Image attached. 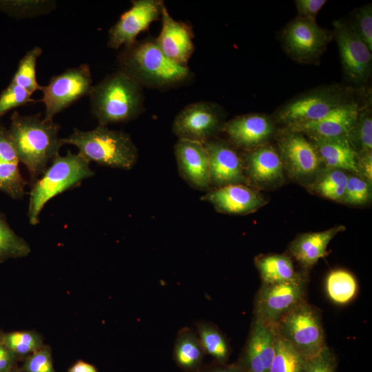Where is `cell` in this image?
<instances>
[{"label": "cell", "mask_w": 372, "mask_h": 372, "mask_svg": "<svg viewBox=\"0 0 372 372\" xmlns=\"http://www.w3.org/2000/svg\"><path fill=\"white\" fill-rule=\"evenodd\" d=\"M60 126L39 115L11 116L8 132L19 162L27 168L32 183L39 178L49 163L59 155L63 145L59 137Z\"/></svg>", "instance_id": "6da1fadb"}, {"label": "cell", "mask_w": 372, "mask_h": 372, "mask_svg": "<svg viewBox=\"0 0 372 372\" xmlns=\"http://www.w3.org/2000/svg\"><path fill=\"white\" fill-rule=\"evenodd\" d=\"M119 70L142 87H165L179 84L189 75L187 66L169 59L155 39L136 41L125 46L118 56Z\"/></svg>", "instance_id": "7a4b0ae2"}, {"label": "cell", "mask_w": 372, "mask_h": 372, "mask_svg": "<svg viewBox=\"0 0 372 372\" xmlns=\"http://www.w3.org/2000/svg\"><path fill=\"white\" fill-rule=\"evenodd\" d=\"M143 87L121 70L107 75L89 94L92 114L99 125L125 123L143 108Z\"/></svg>", "instance_id": "3957f363"}, {"label": "cell", "mask_w": 372, "mask_h": 372, "mask_svg": "<svg viewBox=\"0 0 372 372\" xmlns=\"http://www.w3.org/2000/svg\"><path fill=\"white\" fill-rule=\"evenodd\" d=\"M63 145L76 147L79 153L90 162L122 169H131L136 163L138 152L131 136L123 131L99 125L89 131L74 129Z\"/></svg>", "instance_id": "277c9868"}, {"label": "cell", "mask_w": 372, "mask_h": 372, "mask_svg": "<svg viewBox=\"0 0 372 372\" xmlns=\"http://www.w3.org/2000/svg\"><path fill=\"white\" fill-rule=\"evenodd\" d=\"M94 175L90 161L79 152L68 151L64 156H56L32 186L28 211L30 223H39L40 213L50 199Z\"/></svg>", "instance_id": "5b68a950"}, {"label": "cell", "mask_w": 372, "mask_h": 372, "mask_svg": "<svg viewBox=\"0 0 372 372\" xmlns=\"http://www.w3.org/2000/svg\"><path fill=\"white\" fill-rule=\"evenodd\" d=\"M274 328L278 337L306 359L326 347L320 315L305 300L284 315Z\"/></svg>", "instance_id": "8992f818"}, {"label": "cell", "mask_w": 372, "mask_h": 372, "mask_svg": "<svg viewBox=\"0 0 372 372\" xmlns=\"http://www.w3.org/2000/svg\"><path fill=\"white\" fill-rule=\"evenodd\" d=\"M90 66L83 63L53 76L47 85L41 86V101L45 105V121L70 106L83 96H88L93 85Z\"/></svg>", "instance_id": "52a82bcc"}, {"label": "cell", "mask_w": 372, "mask_h": 372, "mask_svg": "<svg viewBox=\"0 0 372 372\" xmlns=\"http://www.w3.org/2000/svg\"><path fill=\"white\" fill-rule=\"evenodd\" d=\"M304 288L302 276L287 282L262 283L255 298L254 319L275 327L284 315L304 300Z\"/></svg>", "instance_id": "ba28073f"}, {"label": "cell", "mask_w": 372, "mask_h": 372, "mask_svg": "<svg viewBox=\"0 0 372 372\" xmlns=\"http://www.w3.org/2000/svg\"><path fill=\"white\" fill-rule=\"evenodd\" d=\"M347 103V96L342 90L324 88L309 92L287 103L278 112V120L287 126L312 122Z\"/></svg>", "instance_id": "9c48e42d"}, {"label": "cell", "mask_w": 372, "mask_h": 372, "mask_svg": "<svg viewBox=\"0 0 372 372\" xmlns=\"http://www.w3.org/2000/svg\"><path fill=\"white\" fill-rule=\"evenodd\" d=\"M223 127L218 108L207 101L185 106L176 116L172 124V131L178 139L203 144L213 139Z\"/></svg>", "instance_id": "30bf717a"}, {"label": "cell", "mask_w": 372, "mask_h": 372, "mask_svg": "<svg viewBox=\"0 0 372 372\" xmlns=\"http://www.w3.org/2000/svg\"><path fill=\"white\" fill-rule=\"evenodd\" d=\"M164 3L160 0H134L108 32L107 46L118 49L136 41V37L161 17Z\"/></svg>", "instance_id": "8fae6325"}, {"label": "cell", "mask_w": 372, "mask_h": 372, "mask_svg": "<svg viewBox=\"0 0 372 372\" xmlns=\"http://www.w3.org/2000/svg\"><path fill=\"white\" fill-rule=\"evenodd\" d=\"M333 27L345 74L354 83L366 81L371 74L372 51L349 23L335 21Z\"/></svg>", "instance_id": "7c38bea8"}, {"label": "cell", "mask_w": 372, "mask_h": 372, "mask_svg": "<svg viewBox=\"0 0 372 372\" xmlns=\"http://www.w3.org/2000/svg\"><path fill=\"white\" fill-rule=\"evenodd\" d=\"M204 145L209 156L210 181L214 188L248 184L242 159L229 144L213 138L205 143Z\"/></svg>", "instance_id": "4fadbf2b"}, {"label": "cell", "mask_w": 372, "mask_h": 372, "mask_svg": "<svg viewBox=\"0 0 372 372\" xmlns=\"http://www.w3.org/2000/svg\"><path fill=\"white\" fill-rule=\"evenodd\" d=\"M330 34L316 22L298 17L283 33L285 47L295 58L302 61L313 59L322 52Z\"/></svg>", "instance_id": "5bb4252c"}, {"label": "cell", "mask_w": 372, "mask_h": 372, "mask_svg": "<svg viewBox=\"0 0 372 372\" xmlns=\"http://www.w3.org/2000/svg\"><path fill=\"white\" fill-rule=\"evenodd\" d=\"M277 334L274 327L254 319L244 351L238 362L245 372H269Z\"/></svg>", "instance_id": "9a60e30c"}, {"label": "cell", "mask_w": 372, "mask_h": 372, "mask_svg": "<svg viewBox=\"0 0 372 372\" xmlns=\"http://www.w3.org/2000/svg\"><path fill=\"white\" fill-rule=\"evenodd\" d=\"M174 154L180 176L193 188L209 190L211 185L209 156L204 144L178 139Z\"/></svg>", "instance_id": "2e32d148"}, {"label": "cell", "mask_w": 372, "mask_h": 372, "mask_svg": "<svg viewBox=\"0 0 372 372\" xmlns=\"http://www.w3.org/2000/svg\"><path fill=\"white\" fill-rule=\"evenodd\" d=\"M283 165L295 178H303L316 173L320 159L316 147L302 134L286 132L279 141Z\"/></svg>", "instance_id": "e0dca14e"}, {"label": "cell", "mask_w": 372, "mask_h": 372, "mask_svg": "<svg viewBox=\"0 0 372 372\" xmlns=\"http://www.w3.org/2000/svg\"><path fill=\"white\" fill-rule=\"evenodd\" d=\"M359 112L357 103L349 102L335 108L319 120L289 125L285 131L300 133L309 136L348 137Z\"/></svg>", "instance_id": "ac0fdd59"}, {"label": "cell", "mask_w": 372, "mask_h": 372, "mask_svg": "<svg viewBox=\"0 0 372 372\" xmlns=\"http://www.w3.org/2000/svg\"><path fill=\"white\" fill-rule=\"evenodd\" d=\"M162 28L155 41L161 51L171 60L184 66L189 60L194 49L193 34L186 23L175 20L164 6Z\"/></svg>", "instance_id": "d6986e66"}, {"label": "cell", "mask_w": 372, "mask_h": 372, "mask_svg": "<svg viewBox=\"0 0 372 372\" xmlns=\"http://www.w3.org/2000/svg\"><path fill=\"white\" fill-rule=\"evenodd\" d=\"M201 200L211 203L218 211L229 214L251 213L264 204L257 192L242 184L209 189Z\"/></svg>", "instance_id": "ffe728a7"}, {"label": "cell", "mask_w": 372, "mask_h": 372, "mask_svg": "<svg viewBox=\"0 0 372 372\" xmlns=\"http://www.w3.org/2000/svg\"><path fill=\"white\" fill-rule=\"evenodd\" d=\"M223 130L235 145L251 150L262 145L270 137L273 125L266 116L250 114L227 122Z\"/></svg>", "instance_id": "44dd1931"}, {"label": "cell", "mask_w": 372, "mask_h": 372, "mask_svg": "<svg viewBox=\"0 0 372 372\" xmlns=\"http://www.w3.org/2000/svg\"><path fill=\"white\" fill-rule=\"evenodd\" d=\"M248 181L257 185H269L283 177L284 165L278 152L270 145H260L251 149L242 160Z\"/></svg>", "instance_id": "7402d4cb"}, {"label": "cell", "mask_w": 372, "mask_h": 372, "mask_svg": "<svg viewBox=\"0 0 372 372\" xmlns=\"http://www.w3.org/2000/svg\"><path fill=\"white\" fill-rule=\"evenodd\" d=\"M19 163L8 130L0 126V190L13 199L24 196L27 185L20 173Z\"/></svg>", "instance_id": "603a6c76"}, {"label": "cell", "mask_w": 372, "mask_h": 372, "mask_svg": "<svg viewBox=\"0 0 372 372\" xmlns=\"http://www.w3.org/2000/svg\"><path fill=\"white\" fill-rule=\"evenodd\" d=\"M321 161L330 169L359 174L357 155L347 136H309Z\"/></svg>", "instance_id": "cb8c5ba5"}, {"label": "cell", "mask_w": 372, "mask_h": 372, "mask_svg": "<svg viewBox=\"0 0 372 372\" xmlns=\"http://www.w3.org/2000/svg\"><path fill=\"white\" fill-rule=\"evenodd\" d=\"M344 229V226L339 225L322 231L302 234L291 243L290 252L302 266L311 267L327 255L331 240Z\"/></svg>", "instance_id": "d4e9b609"}, {"label": "cell", "mask_w": 372, "mask_h": 372, "mask_svg": "<svg viewBox=\"0 0 372 372\" xmlns=\"http://www.w3.org/2000/svg\"><path fill=\"white\" fill-rule=\"evenodd\" d=\"M205 353L194 330L183 327L178 331L174 347V359L185 372H196L202 366Z\"/></svg>", "instance_id": "484cf974"}, {"label": "cell", "mask_w": 372, "mask_h": 372, "mask_svg": "<svg viewBox=\"0 0 372 372\" xmlns=\"http://www.w3.org/2000/svg\"><path fill=\"white\" fill-rule=\"evenodd\" d=\"M256 265L264 284L293 280L301 276L294 269L290 258L280 254L259 256Z\"/></svg>", "instance_id": "4316f807"}, {"label": "cell", "mask_w": 372, "mask_h": 372, "mask_svg": "<svg viewBox=\"0 0 372 372\" xmlns=\"http://www.w3.org/2000/svg\"><path fill=\"white\" fill-rule=\"evenodd\" d=\"M325 286L329 298L338 304L349 303L358 291L354 276L344 269L331 271L327 276Z\"/></svg>", "instance_id": "83f0119b"}, {"label": "cell", "mask_w": 372, "mask_h": 372, "mask_svg": "<svg viewBox=\"0 0 372 372\" xmlns=\"http://www.w3.org/2000/svg\"><path fill=\"white\" fill-rule=\"evenodd\" d=\"M196 332L205 353L216 362L225 363L229 355V347L220 331L211 323L199 321L196 323Z\"/></svg>", "instance_id": "f1b7e54d"}, {"label": "cell", "mask_w": 372, "mask_h": 372, "mask_svg": "<svg viewBox=\"0 0 372 372\" xmlns=\"http://www.w3.org/2000/svg\"><path fill=\"white\" fill-rule=\"evenodd\" d=\"M4 344L23 361L26 357L41 349L45 344L42 335L34 330H21L1 332Z\"/></svg>", "instance_id": "f546056e"}, {"label": "cell", "mask_w": 372, "mask_h": 372, "mask_svg": "<svg viewBox=\"0 0 372 372\" xmlns=\"http://www.w3.org/2000/svg\"><path fill=\"white\" fill-rule=\"evenodd\" d=\"M30 251L28 243L12 230L0 213V263L10 258L25 257Z\"/></svg>", "instance_id": "4dcf8cb0"}, {"label": "cell", "mask_w": 372, "mask_h": 372, "mask_svg": "<svg viewBox=\"0 0 372 372\" xmlns=\"http://www.w3.org/2000/svg\"><path fill=\"white\" fill-rule=\"evenodd\" d=\"M306 360L277 335L275 354L269 372H304Z\"/></svg>", "instance_id": "1f68e13d"}, {"label": "cell", "mask_w": 372, "mask_h": 372, "mask_svg": "<svg viewBox=\"0 0 372 372\" xmlns=\"http://www.w3.org/2000/svg\"><path fill=\"white\" fill-rule=\"evenodd\" d=\"M41 54L42 50L39 46H35L28 51L20 60L17 70L12 81L31 94L40 90L41 88V85L37 81L36 65Z\"/></svg>", "instance_id": "d6a6232c"}, {"label": "cell", "mask_w": 372, "mask_h": 372, "mask_svg": "<svg viewBox=\"0 0 372 372\" xmlns=\"http://www.w3.org/2000/svg\"><path fill=\"white\" fill-rule=\"evenodd\" d=\"M348 176L343 170L330 169L314 185V189L321 196L337 201L343 200Z\"/></svg>", "instance_id": "836d02e7"}, {"label": "cell", "mask_w": 372, "mask_h": 372, "mask_svg": "<svg viewBox=\"0 0 372 372\" xmlns=\"http://www.w3.org/2000/svg\"><path fill=\"white\" fill-rule=\"evenodd\" d=\"M348 139L357 154L372 150V118L367 110L359 112L356 122L348 135Z\"/></svg>", "instance_id": "e575fe53"}, {"label": "cell", "mask_w": 372, "mask_h": 372, "mask_svg": "<svg viewBox=\"0 0 372 372\" xmlns=\"http://www.w3.org/2000/svg\"><path fill=\"white\" fill-rule=\"evenodd\" d=\"M31 96L30 92L12 81L0 96V117L13 108L35 102Z\"/></svg>", "instance_id": "d590c367"}, {"label": "cell", "mask_w": 372, "mask_h": 372, "mask_svg": "<svg viewBox=\"0 0 372 372\" xmlns=\"http://www.w3.org/2000/svg\"><path fill=\"white\" fill-rule=\"evenodd\" d=\"M22 362L19 367L21 372H56L53 366L51 348L46 344L26 357Z\"/></svg>", "instance_id": "8d00e7d4"}, {"label": "cell", "mask_w": 372, "mask_h": 372, "mask_svg": "<svg viewBox=\"0 0 372 372\" xmlns=\"http://www.w3.org/2000/svg\"><path fill=\"white\" fill-rule=\"evenodd\" d=\"M371 196V183L357 176H348L343 200L350 205H363Z\"/></svg>", "instance_id": "74e56055"}, {"label": "cell", "mask_w": 372, "mask_h": 372, "mask_svg": "<svg viewBox=\"0 0 372 372\" xmlns=\"http://www.w3.org/2000/svg\"><path fill=\"white\" fill-rule=\"evenodd\" d=\"M354 32L372 51V8L371 4L359 8L349 23Z\"/></svg>", "instance_id": "f35d334b"}, {"label": "cell", "mask_w": 372, "mask_h": 372, "mask_svg": "<svg viewBox=\"0 0 372 372\" xmlns=\"http://www.w3.org/2000/svg\"><path fill=\"white\" fill-rule=\"evenodd\" d=\"M336 358L326 346L316 355L307 359L304 372H335Z\"/></svg>", "instance_id": "ab89813d"}, {"label": "cell", "mask_w": 372, "mask_h": 372, "mask_svg": "<svg viewBox=\"0 0 372 372\" xmlns=\"http://www.w3.org/2000/svg\"><path fill=\"white\" fill-rule=\"evenodd\" d=\"M10 2L15 6V13L26 17H37L55 8L54 1H18Z\"/></svg>", "instance_id": "60d3db41"}, {"label": "cell", "mask_w": 372, "mask_h": 372, "mask_svg": "<svg viewBox=\"0 0 372 372\" xmlns=\"http://www.w3.org/2000/svg\"><path fill=\"white\" fill-rule=\"evenodd\" d=\"M298 16L300 18L316 22L318 12L326 3V0H296L295 1Z\"/></svg>", "instance_id": "b9f144b4"}, {"label": "cell", "mask_w": 372, "mask_h": 372, "mask_svg": "<svg viewBox=\"0 0 372 372\" xmlns=\"http://www.w3.org/2000/svg\"><path fill=\"white\" fill-rule=\"evenodd\" d=\"M0 329V372H9L17 366L19 362L16 355L4 344Z\"/></svg>", "instance_id": "7bdbcfd3"}, {"label": "cell", "mask_w": 372, "mask_h": 372, "mask_svg": "<svg viewBox=\"0 0 372 372\" xmlns=\"http://www.w3.org/2000/svg\"><path fill=\"white\" fill-rule=\"evenodd\" d=\"M359 174H362L369 183L372 180V152L357 154Z\"/></svg>", "instance_id": "ee69618b"}, {"label": "cell", "mask_w": 372, "mask_h": 372, "mask_svg": "<svg viewBox=\"0 0 372 372\" xmlns=\"http://www.w3.org/2000/svg\"><path fill=\"white\" fill-rule=\"evenodd\" d=\"M196 372H245L238 363L227 364L226 363L211 364L206 366H202Z\"/></svg>", "instance_id": "f6af8a7d"}, {"label": "cell", "mask_w": 372, "mask_h": 372, "mask_svg": "<svg viewBox=\"0 0 372 372\" xmlns=\"http://www.w3.org/2000/svg\"><path fill=\"white\" fill-rule=\"evenodd\" d=\"M68 372H98V369L93 364L79 360L68 369Z\"/></svg>", "instance_id": "bcb514c9"}, {"label": "cell", "mask_w": 372, "mask_h": 372, "mask_svg": "<svg viewBox=\"0 0 372 372\" xmlns=\"http://www.w3.org/2000/svg\"><path fill=\"white\" fill-rule=\"evenodd\" d=\"M9 372H21V371L19 370V367L18 366H16L12 370H10Z\"/></svg>", "instance_id": "7dc6e473"}]
</instances>
